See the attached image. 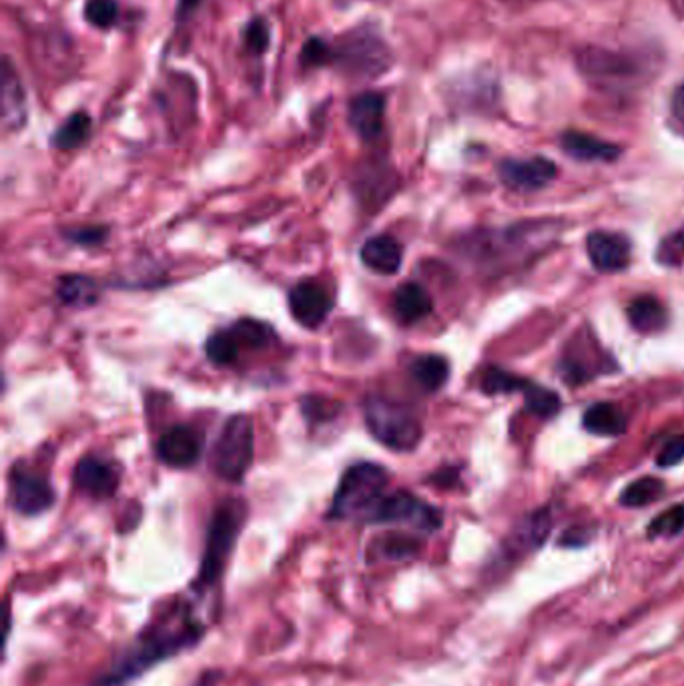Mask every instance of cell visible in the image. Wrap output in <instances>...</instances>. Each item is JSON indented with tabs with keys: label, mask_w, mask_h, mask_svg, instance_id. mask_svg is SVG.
I'll use <instances>...</instances> for the list:
<instances>
[{
	"label": "cell",
	"mask_w": 684,
	"mask_h": 686,
	"mask_svg": "<svg viewBox=\"0 0 684 686\" xmlns=\"http://www.w3.org/2000/svg\"><path fill=\"white\" fill-rule=\"evenodd\" d=\"M121 468L111 460H103L99 456L83 458L73 474L75 486L97 500H107L117 494L121 486Z\"/></svg>",
	"instance_id": "obj_9"
},
{
	"label": "cell",
	"mask_w": 684,
	"mask_h": 686,
	"mask_svg": "<svg viewBox=\"0 0 684 686\" xmlns=\"http://www.w3.org/2000/svg\"><path fill=\"white\" fill-rule=\"evenodd\" d=\"M221 680V672H215V670H207L193 686H217V682Z\"/></svg>",
	"instance_id": "obj_38"
},
{
	"label": "cell",
	"mask_w": 684,
	"mask_h": 686,
	"mask_svg": "<svg viewBox=\"0 0 684 686\" xmlns=\"http://www.w3.org/2000/svg\"><path fill=\"white\" fill-rule=\"evenodd\" d=\"M0 89H3V125L7 131L21 129L27 121V93L23 83L13 69L11 61L5 59L0 71Z\"/></svg>",
	"instance_id": "obj_14"
},
{
	"label": "cell",
	"mask_w": 684,
	"mask_h": 686,
	"mask_svg": "<svg viewBox=\"0 0 684 686\" xmlns=\"http://www.w3.org/2000/svg\"><path fill=\"white\" fill-rule=\"evenodd\" d=\"M386 101L378 93H362L350 105V125L362 139H374L384 129Z\"/></svg>",
	"instance_id": "obj_15"
},
{
	"label": "cell",
	"mask_w": 684,
	"mask_h": 686,
	"mask_svg": "<svg viewBox=\"0 0 684 686\" xmlns=\"http://www.w3.org/2000/svg\"><path fill=\"white\" fill-rule=\"evenodd\" d=\"M500 179L514 191H538L550 185L556 177V165L544 157L508 159L498 167Z\"/></svg>",
	"instance_id": "obj_12"
},
{
	"label": "cell",
	"mask_w": 684,
	"mask_h": 686,
	"mask_svg": "<svg viewBox=\"0 0 684 686\" xmlns=\"http://www.w3.org/2000/svg\"><path fill=\"white\" fill-rule=\"evenodd\" d=\"M327 45L321 41H309L303 49V61L307 65H323L325 57H327Z\"/></svg>",
	"instance_id": "obj_37"
},
{
	"label": "cell",
	"mask_w": 684,
	"mask_h": 686,
	"mask_svg": "<svg viewBox=\"0 0 684 686\" xmlns=\"http://www.w3.org/2000/svg\"><path fill=\"white\" fill-rule=\"evenodd\" d=\"M207 634V622L187 598L161 610L123 652L89 686H131L161 662L197 646Z\"/></svg>",
	"instance_id": "obj_1"
},
{
	"label": "cell",
	"mask_w": 684,
	"mask_h": 686,
	"mask_svg": "<svg viewBox=\"0 0 684 686\" xmlns=\"http://www.w3.org/2000/svg\"><path fill=\"white\" fill-rule=\"evenodd\" d=\"M364 416L370 434L388 450L412 452L422 442L424 430L418 416L402 404L374 396L366 402Z\"/></svg>",
	"instance_id": "obj_4"
},
{
	"label": "cell",
	"mask_w": 684,
	"mask_h": 686,
	"mask_svg": "<svg viewBox=\"0 0 684 686\" xmlns=\"http://www.w3.org/2000/svg\"><path fill=\"white\" fill-rule=\"evenodd\" d=\"M658 261L662 265L676 267L684 261V229L666 237L658 247Z\"/></svg>",
	"instance_id": "obj_32"
},
{
	"label": "cell",
	"mask_w": 684,
	"mask_h": 686,
	"mask_svg": "<svg viewBox=\"0 0 684 686\" xmlns=\"http://www.w3.org/2000/svg\"><path fill=\"white\" fill-rule=\"evenodd\" d=\"M526 386V380L516 378L510 372H504L500 368H490L484 372L482 382H480V390L486 396H500V394H514V392H522Z\"/></svg>",
	"instance_id": "obj_28"
},
{
	"label": "cell",
	"mask_w": 684,
	"mask_h": 686,
	"mask_svg": "<svg viewBox=\"0 0 684 686\" xmlns=\"http://www.w3.org/2000/svg\"><path fill=\"white\" fill-rule=\"evenodd\" d=\"M670 117L674 127L684 133V83L676 89L674 97H672V105H670Z\"/></svg>",
	"instance_id": "obj_36"
},
{
	"label": "cell",
	"mask_w": 684,
	"mask_h": 686,
	"mask_svg": "<svg viewBox=\"0 0 684 686\" xmlns=\"http://www.w3.org/2000/svg\"><path fill=\"white\" fill-rule=\"evenodd\" d=\"M552 530V516L548 510H538L526 516L510 534L506 542V552L510 558L526 556L546 542Z\"/></svg>",
	"instance_id": "obj_13"
},
{
	"label": "cell",
	"mask_w": 684,
	"mask_h": 686,
	"mask_svg": "<svg viewBox=\"0 0 684 686\" xmlns=\"http://www.w3.org/2000/svg\"><path fill=\"white\" fill-rule=\"evenodd\" d=\"M241 346L237 343L231 329H221L209 335L205 341V354L215 366H231L237 362Z\"/></svg>",
	"instance_id": "obj_26"
},
{
	"label": "cell",
	"mask_w": 684,
	"mask_h": 686,
	"mask_svg": "<svg viewBox=\"0 0 684 686\" xmlns=\"http://www.w3.org/2000/svg\"><path fill=\"white\" fill-rule=\"evenodd\" d=\"M524 404H526V410L532 412L534 416L538 418H552L560 412V396L544 386H536L532 382H526L524 390Z\"/></svg>",
	"instance_id": "obj_27"
},
{
	"label": "cell",
	"mask_w": 684,
	"mask_h": 686,
	"mask_svg": "<svg viewBox=\"0 0 684 686\" xmlns=\"http://www.w3.org/2000/svg\"><path fill=\"white\" fill-rule=\"evenodd\" d=\"M245 43L253 53H263L269 45V27L265 21L257 19L247 27L245 33Z\"/></svg>",
	"instance_id": "obj_35"
},
{
	"label": "cell",
	"mask_w": 684,
	"mask_h": 686,
	"mask_svg": "<svg viewBox=\"0 0 684 686\" xmlns=\"http://www.w3.org/2000/svg\"><path fill=\"white\" fill-rule=\"evenodd\" d=\"M119 9L115 0H89L85 5V19L97 29H109L117 21Z\"/></svg>",
	"instance_id": "obj_30"
},
{
	"label": "cell",
	"mask_w": 684,
	"mask_h": 686,
	"mask_svg": "<svg viewBox=\"0 0 684 686\" xmlns=\"http://www.w3.org/2000/svg\"><path fill=\"white\" fill-rule=\"evenodd\" d=\"M684 532V504H676L664 512H660L648 524V538H672Z\"/></svg>",
	"instance_id": "obj_29"
},
{
	"label": "cell",
	"mask_w": 684,
	"mask_h": 686,
	"mask_svg": "<svg viewBox=\"0 0 684 686\" xmlns=\"http://www.w3.org/2000/svg\"><path fill=\"white\" fill-rule=\"evenodd\" d=\"M53 484L33 472L15 470L11 474V504L21 516H41L55 506Z\"/></svg>",
	"instance_id": "obj_7"
},
{
	"label": "cell",
	"mask_w": 684,
	"mask_h": 686,
	"mask_svg": "<svg viewBox=\"0 0 684 686\" xmlns=\"http://www.w3.org/2000/svg\"><path fill=\"white\" fill-rule=\"evenodd\" d=\"M289 311L293 319L307 327L317 329L333 309L331 293L317 281L305 279L289 291Z\"/></svg>",
	"instance_id": "obj_8"
},
{
	"label": "cell",
	"mask_w": 684,
	"mask_h": 686,
	"mask_svg": "<svg viewBox=\"0 0 684 686\" xmlns=\"http://www.w3.org/2000/svg\"><path fill=\"white\" fill-rule=\"evenodd\" d=\"M91 127L93 123L87 113H75L57 129L53 137V145L61 151H73L89 139Z\"/></svg>",
	"instance_id": "obj_24"
},
{
	"label": "cell",
	"mask_w": 684,
	"mask_h": 686,
	"mask_svg": "<svg viewBox=\"0 0 684 686\" xmlns=\"http://www.w3.org/2000/svg\"><path fill=\"white\" fill-rule=\"evenodd\" d=\"M582 426L594 436L616 438L626 432V416L620 406L612 402H598L584 412Z\"/></svg>",
	"instance_id": "obj_18"
},
{
	"label": "cell",
	"mask_w": 684,
	"mask_h": 686,
	"mask_svg": "<svg viewBox=\"0 0 684 686\" xmlns=\"http://www.w3.org/2000/svg\"><path fill=\"white\" fill-rule=\"evenodd\" d=\"M410 374L418 382V386L424 388L426 392H438L440 388L446 386V382L450 378V364L442 356L428 354V356H420L412 362Z\"/></svg>",
	"instance_id": "obj_22"
},
{
	"label": "cell",
	"mask_w": 684,
	"mask_h": 686,
	"mask_svg": "<svg viewBox=\"0 0 684 686\" xmlns=\"http://www.w3.org/2000/svg\"><path fill=\"white\" fill-rule=\"evenodd\" d=\"M590 263L600 273H616L630 265L632 245L630 239L614 231H594L586 239Z\"/></svg>",
	"instance_id": "obj_11"
},
{
	"label": "cell",
	"mask_w": 684,
	"mask_h": 686,
	"mask_svg": "<svg viewBox=\"0 0 684 686\" xmlns=\"http://www.w3.org/2000/svg\"><path fill=\"white\" fill-rule=\"evenodd\" d=\"M680 462H684V438L682 436L668 440L656 458V464L660 468H672V466H678Z\"/></svg>",
	"instance_id": "obj_34"
},
{
	"label": "cell",
	"mask_w": 684,
	"mask_h": 686,
	"mask_svg": "<svg viewBox=\"0 0 684 686\" xmlns=\"http://www.w3.org/2000/svg\"><path fill=\"white\" fill-rule=\"evenodd\" d=\"M199 5V0H179V13H187V11H193L195 7Z\"/></svg>",
	"instance_id": "obj_39"
},
{
	"label": "cell",
	"mask_w": 684,
	"mask_h": 686,
	"mask_svg": "<svg viewBox=\"0 0 684 686\" xmlns=\"http://www.w3.org/2000/svg\"><path fill=\"white\" fill-rule=\"evenodd\" d=\"M253 456H255L253 422L243 414L231 416L221 428V434L211 454L213 472L225 482L239 484L245 480V474L253 464Z\"/></svg>",
	"instance_id": "obj_5"
},
{
	"label": "cell",
	"mask_w": 684,
	"mask_h": 686,
	"mask_svg": "<svg viewBox=\"0 0 684 686\" xmlns=\"http://www.w3.org/2000/svg\"><path fill=\"white\" fill-rule=\"evenodd\" d=\"M99 285L87 275H65L57 283V297L69 307H91L99 301Z\"/></svg>",
	"instance_id": "obj_20"
},
{
	"label": "cell",
	"mask_w": 684,
	"mask_h": 686,
	"mask_svg": "<svg viewBox=\"0 0 684 686\" xmlns=\"http://www.w3.org/2000/svg\"><path fill=\"white\" fill-rule=\"evenodd\" d=\"M630 325L640 333H658L668 323L666 307L652 295H640L626 309Z\"/></svg>",
	"instance_id": "obj_19"
},
{
	"label": "cell",
	"mask_w": 684,
	"mask_h": 686,
	"mask_svg": "<svg viewBox=\"0 0 684 686\" xmlns=\"http://www.w3.org/2000/svg\"><path fill=\"white\" fill-rule=\"evenodd\" d=\"M247 520V506L243 500L231 498L221 502V506L213 512L207 528L205 548L201 556V564L197 570V578L191 584V592L195 598H203L205 594L213 592L227 568V562L237 546L239 534Z\"/></svg>",
	"instance_id": "obj_2"
},
{
	"label": "cell",
	"mask_w": 684,
	"mask_h": 686,
	"mask_svg": "<svg viewBox=\"0 0 684 686\" xmlns=\"http://www.w3.org/2000/svg\"><path fill=\"white\" fill-rule=\"evenodd\" d=\"M65 235H67V239L73 241L75 245H81V247H97V245L105 243V239L109 237V229L103 227V225H83V227L67 229Z\"/></svg>",
	"instance_id": "obj_31"
},
{
	"label": "cell",
	"mask_w": 684,
	"mask_h": 686,
	"mask_svg": "<svg viewBox=\"0 0 684 686\" xmlns=\"http://www.w3.org/2000/svg\"><path fill=\"white\" fill-rule=\"evenodd\" d=\"M390 474L376 462H358L341 476L331 500L329 520L372 522L378 506L388 496Z\"/></svg>",
	"instance_id": "obj_3"
},
{
	"label": "cell",
	"mask_w": 684,
	"mask_h": 686,
	"mask_svg": "<svg viewBox=\"0 0 684 686\" xmlns=\"http://www.w3.org/2000/svg\"><path fill=\"white\" fill-rule=\"evenodd\" d=\"M664 494V482L652 476H644L624 488L620 494V504L624 508H644L656 502Z\"/></svg>",
	"instance_id": "obj_25"
},
{
	"label": "cell",
	"mask_w": 684,
	"mask_h": 686,
	"mask_svg": "<svg viewBox=\"0 0 684 686\" xmlns=\"http://www.w3.org/2000/svg\"><path fill=\"white\" fill-rule=\"evenodd\" d=\"M203 450L201 436L195 428L179 424L169 428L157 444V456L159 460L177 470H187L199 462Z\"/></svg>",
	"instance_id": "obj_10"
},
{
	"label": "cell",
	"mask_w": 684,
	"mask_h": 686,
	"mask_svg": "<svg viewBox=\"0 0 684 686\" xmlns=\"http://www.w3.org/2000/svg\"><path fill=\"white\" fill-rule=\"evenodd\" d=\"M229 329L241 348H265L275 339V329L269 323L251 317L239 319Z\"/></svg>",
	"instance_id": "obj_23"
},
{
	"label": "cell",
	"mask_w": 684,
	"mask_h": 686,
	"mask_svg": "<svg viewBox=\"0 0 684 686\" xmlns=\"http://www.w3.org/2000/svg\"><path fill=\"white\" fill-rule=\"evenodd\" d=\"M418 552V542L406 536H390L382 542V556L394 558V560H404L410 558Z\"/></svg>",
	"instance_id": "obj_33"
},
{
	"label": "cell",
	"mask_w": 684,
	"mask_h": 686,
	"mask_svg": "<svg viewBox=\"0 0 684 686\" xmlns=\"http://www.w3.org/2000/svg\"><path fill=\"white\" fill-rule=\"evenodd\" d=\"M434 309V301L430 293L420 283H404L398 287L394 295V311L398 319L406 325L418 323L426 319Z\"/></svg>",
	"instance_id": "obj_17"
},
{
	"label": "cell",
	"mask_w": 684,
	"mask_h": 686,
	"mask_svg": "<svg viewBox=\"0 0 684 686\" xmlns=\"http://www.w3.org/2000/svg\"><path fill=\"white\" fill-rule=\"evenodd\" d=\"M370 524H404L418 532H438L444 524L442 512L412 492H388Z\"/></svg>",
	"instance_id": "obj_6"
},
{
	"label": "cell",
	"mask_w": 684,
	"mask_h": 686,
	"mask_svg": "<svg viewBox=\"0 0 684 686\" xmlns=\"http://www.w3.org/2000/svg\"><path fill=\"white\" fill-rule=\"evenodd\" d=\"M562 147L568 155L580 161H614L620 155V149L616 145L598 141L582 133H566L562 137Z\"/></svg>",
	"instance_id": "obj_21"
},
{
	"label": "cell",
	"mask_w": 684,
	"mask_h": 686,
	"mask_svg": "<svg viewBox=\"0 0 684 686\" xmlns=\"http://www.w3.org/2000/svg\"><path fill=\"white\" fill-rule=\"evenodd\" d=\"M360 255L364 265L380 275H396L404 261V249L392 235L370 237Z\"/></svg>",
	"instance_id": "obj_16"
}]
</instances>
